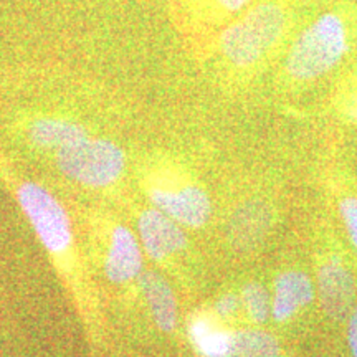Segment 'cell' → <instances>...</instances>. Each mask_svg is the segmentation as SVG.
Here are the masks:
<instances>
[{
  "label": "cell",
  "mask_w": 357,
  "mask_h": 357,
  "mask_svg": "<svg viewBox=\"0 0 357 357\" xmlns=\"http://www.w3.org/2000/svg\"><path fill=\"white\" fill-rule=\"evenodd\" d=\"M86 136L82 124L60 118H40L29 128V139L43 149H60Z\"/></svg>",
  "instance_id": "13"
},
{
  "label": "cell",
  "mask_w": 357,
  "mask_h": 357,
  "mask_svg": "<svg viewBox=\"0 0 357 357\" xmlns=\"http://www.w3.org/2000/svg\"><path fill=\"white\" fill-rule=\"evenodd\" d=\"M213 3H217V7L222 8L223 12L240 15L248 7H252L255 3V0H213Z\"/></svg>",
  "instance_id": "18"
},
{
  "label": "cell",
  "mask_w": 357,
  "mask_h": 357,
  "mask_svg": "<svg viewBox=\"0 0 357 357\" xmlns=\"http://www.w3.org/2000/svg\"><path fill=\"white\" fill-rule=\"evenodd\" d=\"M238 310H242V301H240V294L234 293L222 294V296L215 301V306H213V312H215L217 318L220 319L230 318V316H234Z\"/></svg>",
  "instance_id": "17"
},
{
  "label": "cell",
  "mask_w": 357,
  "mask_h": 357,
  "mask_svg": "<svg viewBox=\"0 0 357 357\" xmlns=\"http://www.w3.org/2000/svg\"><path fill=\"white\" fill-rule=\"evenodd\" d=\"M139 238L146 253L155 261H164L185 248L187 235L181 223L160 212L159 208H146L137 220Z\"/></svg>",
  "instance_id": "7"
},
{
  "label": "cell",
  "mask_w": 357,
  "mask_h": 357,
  "mask_svg": "<svg viewBox=\"0 0 357 357\" xmlns=\"http://www.w3.org/2000/svg\"><path fill=\"white\" fill-rule=\"evenodd\" d=\"M242 310L255 324H265L271 318V294L258 281H248L240 291Z\"/></svg>",
  "instance_id": "16"
},
{
  "label": "cell",
  "mask_w": 357,
  "mask_h": 357,
  "mask_svg": "<svg viewBox=\"0 0 357 357\" xmlns=\"http://www.w3.org/2000/svg\"><path fill=\"white\" fill-rule=\"evenodd\" d=\"M314 294V284L306 271L298 268L280 271L271 293V318L276 323H288L312 305Z\"/></svg>",
  "instance_id": "8"
},
{
  "label": "cell",
  "mask_w": 357,
  "mask_h": 357,
  "mask_svg": "<svg viewBox=\"0 0 357 357\" xmlns=\"http://www.w3.org/2000/svg\"><path fill=\"white\" fill-rule=\"evenodd\" d=\"M289 12L278 2H258L222 30L218 50L231 66L252 70L261 65L284 38Z\"/></svg>",
  "instance_id": "2"
},
{
  "label": "cell",
  "mask_w": 357,
  "mask_h": 357,
  "mask_svg": "<svg viewBox=\"0 0 357 357\" xmlns=\"http://www.w3.org/2000/svg\"><path fill=\"white\" fill-rule=\"evenodd\" d=\"M105 271L109 281L124 284L142 273V252L136 235L124 225H118L111 235Z\"/></svg>",
  "instance_id": "9"
},
{
  "label": "cell",
  "mask_w": 357,
  "mask_h": 357,
  "mask_svg": "<svg viewBox=\"0 0 357 357\" xmlns=\"http://www.w3.org/2000/svg\"><path fill=\"white\" fill-rule=\"evenodd\" d=\"M354 42L356 32L347 13H321L294 37L284 56V77L293 83L323 78L349 55Z\"/></svg>",
  "instance_id": "1"
},
{
  "label": "cell",
  "mask_w": 357,
  "mask_h": 357,
  "mask_svg": "<svg viewBox=\"0 0 357 357\" xmlns=\"http://www.w3.org/2000/svg\"><path fill=\"white\" fill-rule=\"evenodd\" d=\"M225 357H280V342L273 334L258 328L230 331Z\"/></svg>",
  "instance_id": "14"
},
{
  "label": "cell",
  "mask_w": 357,
  "mask_h": 357,
  "mask_svg": "<svg viewBox=\"0 0 357 357\" xmlns=\"http://www.w3.org/2000/svg\"><path fill=\"white\" fill-rule=\"evenodd\" d=\"M273 222V211L265 200L253 199L240 205L230 220V240L238 250H252L265 240Z\"/></svg>",
  "instance_id": "10"
},
{
  "label": "cell",
  "mask_w": 357,
  "mask_h": 357,
  "mask_svg": "<svg viewBox=\"0 0 357 357\" xmlns=\"http://www.w3.org/2000/svg\"><path fill=\"white\" fill-rule=\"evenodd\" d=\"M189 339L202 357H225L230 344V331L220 324L215 314L199 312L190 318Z\"/></svg>",
  "instance_id": "12"
},
{
  "label": "cell",
  "mask_w": 357,
  "mask_h": 357,
  "mask_svg": "<svg viewBox=\"0 0 357 357\" xmlns=\"http://www.w3.org/2000/svg\"><path fill=\"white\" fill-rule=\"evenodd\" d=\"M316 288L323 311L329 319H347L357 300V280L346 250L329 231L318 234L314 243Z\"/></svg>",
  "instance_id": "3"
},
{
  "label": "cell",
  "mask_w": 357,
  "mask_h": 357,
  "mask_svg": "<svg viewBox=\"0 0 357 357\" xmlns=\"http://www.w3.org/2000/svg\"><path fill=\"white\" fill-rule=\"evenodd\" d=\"M17 199L43 247L50 253L65 252L71 243V223L55 195L37 182H24Z\"/></svg>",
  "instance_id": "5"
},
{
  "label": "cell",
  "mask_w": 357,
  "mask_h": 357,
  "mask_svg": "<svg viewBox=\"0 0 357 357\" xmlns=\"http://www.w3.org/2000/svg\"><path fill=\"white\" fill-rule=\"evenodd\" d=\"M347 342H349V349L352 357H357V303L352 307L351 314L347 316Z\"/></svg>",
  "instance_id": "19"
},
{
  "label": "cell",
  "mask_w": 357,
  "mask_h": 357,
  "mask_svg": "<svg viewBox=\"0 0 357 357\" xmlns=\"http://www.w3.org/2000/svg\"><path fill=\"white\" fill-rule=\"evenodd\" d=\"M333 199L352 252L357 257V189L346 177L333 182Z\"/></svg>",
  "instance_id": "15"
},
{
  "label": "cell",
  "mask_w": 357,
  "mask_h": 357,
  "mask_svg": "<svg viewBox=\"0 0 357 357\" xmlns=\"http://www.w3.org/2000/svg\"><path fill=\"white\" fill-rule=\"evenodd\" d=\"M149 199L155 208L172 220L189 229H200L211 220L212 202L207 192L199 185L187 184L181 187H151Z\"/></svg>",
  "instance_id": "6"
},
{
  "label": "cell",
  "mask_w": 357,
  "mask_h": 357,
  "mask_svg": "<svg viewBox=\"0 0 357 357\" xmlns=\"http://www.w3.org/2000/svg\"><path fill=\"white\" fill-rule=\"evenodd\" d=\"M139 287L158 328L172 333L177 326V301L167 281L155 271H144L139 275Z\"/></svg>",
  "instance_id": "11"
},
{
  "label": "cell",
  "mask_w": 357,
  "mask_h": 357,
  "mask_svg": "<svg viewBox=\"0 0 357 357\" xmlns=\"http://www.w3.org/2000/svg\"><path fill=\"white\" fill-rule=\"evenodd\" d=\"M61 174L86 187H108L124 171L126 158L116 142L100 137H83L56 149Z\"/></svg>",
  "instance_id": "4"
}]
</instances>
